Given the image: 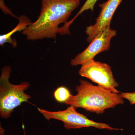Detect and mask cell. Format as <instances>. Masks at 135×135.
Returning <instances> with one entry per match:
<instances>
[{
	"label": "cell",
	"instance_id": "cell-11",
	"mask_svg": "<svg viewBox=\"0 0 135 135\" xmlns=\"http://www.w3.org/2000/svg\"><path fill=\"white\" fill-rule=\"evenodd\" d=\"M0 8H1L2 12L5 15H10L11 16L14 17L17 19H19V18L17 17L12 12L11 10L6 5L5 2H4V0H0Z\"/></svg>",
	"mask_w": 135,
	"mask_h": 135
},
{
	"label": "cell",
	"instance_id": "cell-5",
	"mask_svg": "<svg viewBox=\"0 0 135 135\" xmlns=\"http://www.w3.org/2000/svg\"><path fill=\"white\" fill-rule=\"evenodd\" d=\"M79 74L113 93H120L116 89L119 84L114 77L111 66L105 63L94 59L87 61L81 65Z\"/></svg>",
	"mask_w": 135,
	"mask_h": 135
},
{
	"label": "cell",
	"instance_id": "cell-12",
	"mask_svg": "<svg viewBox=\"0 0 135 135\" xmlns=\"http://www.w3.org/2000/svg\"><path fill=\"white\" fill-rule=\"evenodd\" d=\"M120 95L123 99H127L129 101L131 104H135V92L121 93Z\"/></svg>",
	"mask_w": 135,
	"mask_h": 135
},
{
	"label": "cell",
	"instance_id": "cell-10",
	"mask_svg": "<svg viewBox=\"0 0 135 135\" xmlns=\"http://www.w3.org/2000/svg\"><path fill=\"white\" fill-rule=\"evenodd\" d=\"M54 97L57 101L60 103H64L72 96L70 91L65 87L58 88L54 94Z\"/></svg>",
	"mask_w": 135,
	"mask_h": 135
},
{
	"label": "cell",
	"instance_id": "cell-9",
	"mask_svg": "<svg viewBox=\"0 0 135 135\" xmlns=\"http://www.w3.org/2000/svg\"><path fill=\"white\" fill-rule=\"evenodd\" d=\"M98 0H86L84 3V4L83 5L82 7L80 9L79 11V12L75 15V16L71 20L68 21L65 25V27L67 29H69V27L73 23L74 20L76 18H77L78 16H79L83 12H84L85 11L88 10H90L91 11H94V6L96 4L97 1Z\"/></svg>",
	"mask_w": 135,
	"mask_h": 135
},
{
	"label": "cell",
	"instance_id": "cell-6",
	"mask_svg": "<svg viewBox=\"0 0 135 135\" xmlns=\"http://www.w3.org/2000/svg\"><path fill=\"white\" fill-rule=\"evenodd\" d=\"M116 30L111 29L110 26L99 32L86 48L71 60V65L74 66L81 65L87 61L94 59L99 53L107 51L110 47L111 40L116 36Z\"/></svg>",
	"mask_w": 135,
	"mask_h": 135
},
{
	"label": "cell",
	"instance_id": "cell-1",
	"mask_svg": "<svg viewBox=\"0 0 135 135\" xmlns=\"http://www.w3.org/2000/svg\"><path fill=\"white\" fill-rule=\"evenodd\" d=\"M38 19L22 31L28 40H55L59 26L68 22L73 11L79 6L80 0H41Z\"/></svg>",
	"mask_w": 135,
	"mask_h": 135
},
{
	"label": "cell",
	"instance_id": "cell-4",
	"mask_svg": "<svg viewBox=\"0 0 135 135\" xmlns=\"http://www.w3.org/2000/svg\"><path fill=\"white\" fill-rule=\"evenodd\" d=\"M40 113L47 120L53 119L62 122L66 129H75L84 127H93L109 130H122L116 128L105 123H99L89 119L87 116L76 111L75 107L71 105L65 110L51 112L38 108Z\"/></svg>",
	"mask_w": 135,
	"mask_h": 135
},
{
	"label": "cell",
	"instance_id": "cell-2",
	"mask_svg": "<svg viewBox=\"0 0 135 135\" xmlns=\"http://www.w3.org/2000/svg\"><path fill=\"white\" fill-rule=\"evenodd\" d=\"M80 83L76 87L77 95H72L65 102L67 105L101 114L106 109L124 103L120 94L113 93L99 85L95 86L84 80H80Z\"/></svg>",
	"mask_w": 135,
	"mask_h": 135
},
{
	"label": "cell",
	"instance_id": "cell-8",
	"mask_svg": "<svg viewBox=\"0 0 135 135\" xmlns=\"http://www.w3.org/2000/svg\"><path fill=\"white\" fill-rule=\"evenodd\" d=\"M18 24L11 31L1 35L0 36V45L3 46L6 43H9L11 44L14 48L16 47L17 42L16 39H12V36L14 33L17 32L23 31L26 29L27 27L30 25L32 22L31 20L26 15H22L19 17Z\"/></svg>",
	"mask_w": 135,
	"mask_h": 135
},
{
	"label": "cell",
	"instance_id": "cell-3",
	"mask_svg": "<svg viewBox=\"0 0 135 135\" xmlns=\"http://www.w3.org/2000/svg\"><path fill=\"white\" fill-rule=\"evenodd\" d=\"M11 72L10 66H6L2 69L0 78V115L5 119L9 118L14 109L22 103L28 102L31 98L25 92L30 83L23 81L18 84H11L9 81Z\"/></svg>",
	"mask_w": 135,
	"mask_h": 135
},
{
	"label": "cell",
	"instance_id": "cell-7",
	"mask_svg": "<svg viewBox=\"0 0 135 135\" xmlns=\"http://www.w3.org/2000/svg\"><path fill=\"white\" fill-rule=\"evenodd\" d=\"M122 0H107L99 4L101 11L94 25L87 27L85 32L88 36L87 41L90 42L97 34L110 26L114 12Z\"/></svg>",
	"mask_w": 135,
	"mask_h": 135
}]
</instances>
